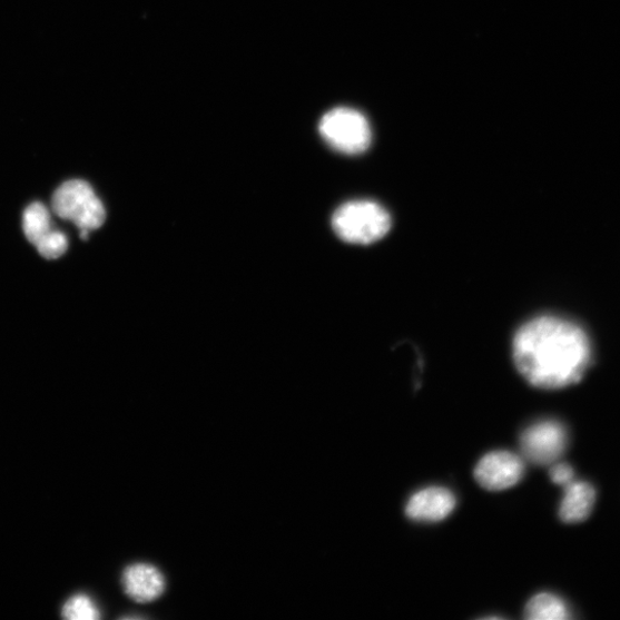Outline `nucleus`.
I'll list each match as a JSON object with an SVG mask.
<instances>
[{
    "instance_id": "1",
    "label": "nucleus",
    "mask_w": 620,
    "mask_h": 620,
    "mask_svg": "<svg viewBox=\"0 0 620 620\" xmlns=\"http://www.w3.org/2000/svg\"><path fill=\"white\" fill-rule=\"evenodd\" d=\"M513 355L516 368L534 387L560 390L579 383L592 363V346L578 324L540 316L518 332Z\"/></svg>"
},
{
    "instance_id": "2",
    "label": "nucleus",
    "mask_w": 620,
    "mask_h": 620,
    "mask_svg": "<svg viewBox=\"0 0 620 620\" xmlns=\"http://www.w3.org/2000/svg\"><path fill=\"white\" fill-rule=\"evenodd\" d=\"M392 226L387 210L375 201L356 200L341 206L333 217V228L346 243L368 245L385 237Z\"/></svg>"
},
{
    "instance_id": "3",
    "label": "nucleus",
    "mask_w": 620,
    "mask_h": 620,
    "mask_svg": "<svg viewBox=\"0 0 620 620\" xmlns=\"http://www.w3.org/2000/svg\"><path fill=\"white\" fill-rule=\"evenodd\" d=\"M53 211L80 230H97L106 220V210L87 181L71 179L58 188L52 198Z\"/></svg>"
},
{
    "instance_id": "4",
    "label": "nucleus",
    "mask_w": 620,
    "mask_h": 620,
    "mask_svg": "<svg viewBox=\"0 0 620 620\" xmlns=\"http://www.w3.org/2000/svg\"><path fill=\"white\" fill-rule=\"evenodd\" d=\"M319 132L324 140L338 152L358 155L370 148L372 131L366 118L351 108H335L326 114Z\"/></svg>"
},
{
    "instance_id": "5",
    "label": "nucleus",
    "mask_w": 620,
    "mask_h": 620,
    "mask_svg": "<svg viewBox=\"0 0 620 620\" xmlns=\"http://www.w3.org/2000/svg\"><path fill=\"white\" fill-rule=\"evenodd\" d=\"M569 445L565 426L558 421L532 424L521 435V450L526 460L537 465L554 464Z\"/></svg>"
},
{
    "instance_id": "6",
    "label": "nucleus",
    "mask_w": 620,
    "mask_h": 620,
    "mask_svg": "<svg viewBox=\"0 0 620 620\" xmlns=\"http://www.w3.org/2000/svg\"><path fill=\"white\" fill-rule=\"evenodd\" d=\"M22 227L27 239L38 248L43 258L55 260L66 253L67 237L53 229L50 211L43 204L33 203L26 208Z\"/></svg>"
},
{
    "instance_id": "7",
    "label": "nucleus",
    "mask_w": 620,
    "mask_h": 620,
    "mask_svg": "<svg viewBox=\"0 0 620 620\" xmlns=\"http://www.w3.org/2000/svg\"><path fill=\"white\" fill-rule=\"evenodd\" d=\"M523 460L512 452L498 451L485 455L476 466L478 483L488 491L515 486L524 476Z\"/></svg>"
},
{
    "instance_id": "8",
    "label": "nucleus",
    "mask_w": 620,
    "mask_h": 620,
    "mask_svg": "<svg viewBox=\"0 0 620 620\" xmlns=\"http://www.w3.org/2000/svg\"><path fill=\"white\" fill-rule=\"evenodd\" d=\"M456 505L454 494L444 488H427L414 494L406 506L407 516L416 522H441Z\"/></svg>"
},
{
    "instance_id": "9",
    "label": "nucleus",
    "mask_w": 620,
    "mask_h": 620,
    "mask_svg": "<svg viewBox=\"0 0 620 620\" xmlns=\"http://www.w3.org/2000/svg\"><path fill=\"white\" fill-rule=\"evenodd\" d=\"M122 583L128 597L140 603L157 600L166 588L163 573L149 564H134L127 568Z\"/></svg>"
},
{
    "instance_id": "10",
    "label": "nucleus",
    "mask_w": 620,
    "mask_h": 620,
    "mask_svg": "<svg viewBox=\"0 0 620 620\" xmlns=\"http://www.w3.org/2000/svg\"><path fill=\"white\" fill-rule=\"evenodd\" d=\"M560 506V519L568 524H575L589 519L596 504L594 488L587 482H571L567 485Z\"/></svg>"
},
{
    "instance_id": "11",
    "label": "nucleus",
    "mask_w": 620,
    "mask_h": 620,
    "mask_svg": "<svg viewBox=\"0 0 620 620\" xmlns=\"http://www.w3.org/2000/svg\"><path fill=\"white\" fill-rule=\"evenodd\" d=\"M524 617L529 620H567L571 618V610L560 597L541 593L529 601Z\"/></svg>"
},
{
    "instance_id": "12",
    "label": "nucleus",
    "mask_w": 620,
    "mask_h": 620,
    "mask_svg": "<svg viewBox=\"0 0 620 620\" xmlns=\"http://www.w3.org/2000/svg\"><path fill=\"white\" fill-rule=\"evenodd\" d=\"M62 616L69 620H96L100 618V611L88 596L78 594L65 603Z\"/></svg>"
},
{
    "instance_id": "13",
    "label": "nucleus",
    "mask_w": 620,
    "mask_h": 620,
    "mask_svg": "<svg viewBox=\"0 0 620 620\" xmlns=\"http://www.w3.org/2000/svg\"><path fill=\"white\" fill-rule=\"evenodd\" d=\"M551 479L557 485L565 488L574 481L573 469L567 463H554L551 469Z\"/></svg>"
}]
</instances>
